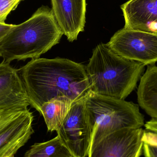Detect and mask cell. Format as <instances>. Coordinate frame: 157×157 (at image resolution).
Returning a JSON list of instances; mask_svg holds the SVG:
<instances>
[{
	"instance_id": "cell-1",
	"label": "cell",
	"mask_w": 157,
	"mask_h": 157,
	"mask_svg": "<svg viewBox=\"0 0 157 157\" xmlns=\"http://www.w3.org/2000/svg\"><path fill=\"white\" fill-rule=\"evenodd\" d=\"M18 71L30 105L39 112L52 99L66 97L75 102L91 91L84 65L68 59H32Z\"/></svg>"
},
{
	"instance_id": "cell-2",
	"label": "cell",
	"mask_w": 157,
	"mask_h": 157,
	"mask_svg": "<svg viewBox=\"0 0 157 157\" xmlns=\"http://www.w3.org/2000/svg\"><path fill=\"white\" fill-rule=\"evenodd\" d=\"M63 35L52 9L40 7L25 22L13 27L0 41L3 62L39 58L59 42Z\"/></svg>"
},
{
	"instance_id": "cell-3",
	"label": "cell",
	"mask_w": 157,
	"mask_h": 157,
	"mask_svg": "<svg viewBox=\"0 0 157 157\" xmlns=\"http://www.w3.org/2000/svg\"><path fill=\"white\" fill-rule=\"evenodd\" d=\"M145 66L121 57L107 44L101 43L93 50L85 68L91 92L124 100L135 88Z\"/></svg>"
},
{
	"instance_id": "cell-4",
	"label": "cell",
	"mask_w": 157,
	"mask_h": 157,
	"mask_svg": "<svg viewBox=\"0 0 157 157\" xmlns=\"http://www.w3.org/2000/svg\"><path fill=\"white\" fill-rule=\"evenodd\" d=\"M85 103L93 127L91 140L122 129L144 125V116L133 102L90 91Z\"/></svg>"
},
{
	"instance_id": "cell-5",
	"label": "cell",
	"mask_w": 157,
	"mask_h": 157,
	"mask_svg": "<svg viewBox=\"0 0 157 157\" xmlns=\"http://www.w3.org/2000/svg\"><path fill=\"white\" fill-rule=\"evenodd\" d=\"M107 44L121 57L145 66L157 62V34L124 28L116 32Z\"/></svg>"
},
{
	"instance_id": "cell-6",
	"label": "cell",
	"mask_w": 157,
	"mask_h": 157,
	"mask_svg": "<svg viewBox=\"0 0 157 157\" xmlns=\"http://www.w3.org/2000/svg\"><path fill=\"white\" fill-rule=\"evenodd\" d=\"M33 113L28 109L0 110V157L15 155L31 138Z\"/></svg>"
},
{
	"instance_id": "cell-7",
	"label": "cell",
	"mask_w": 157,
	"mask_h": 157,
	"mask_svg": "<svg viewBox=\"0 0 157 157\" xmlns=\"http://www.w3.org/2000/svg\"><path fill=\"white\" fill-rule=\"evenodd\" d=\"M85 100L74 102L57 134L74 157H88L93 127L87 113Z\"/></svg>"
},
{
	"instance_id": "cell-8",
	"label": "cell",
	"mask_w": 157,
	"mask_h": 157,
	"mask_svg": "<svg viewBox=\"0 0 157 157\" xmlns=\"http://www.w3.org/2000/svg\"><path fill=\"white\" fill-rule=\"evenodd\" d=\"M142 128L122 129L91 140L88 157H140Z\"/></svg>"
},
{
	"instance_id": "cell-9",
	"label": "cell",
	"mask_w": 157,
	"mask_h": 157,
	"mask_svg": "<svg viewBox=\"0 0 157 157\" xmlns=\"http://www.w3.org/2000/svg\"><path fill=\"white\" fill-rule=\"evenodd\" d=\"M52 11L63 34L70 42L76 40L86 24V0H51Z\"/></svg>"
},
{
	"instance_id": "cell-10",
	"label": "cell",
	"mask_w": 157,
	"mask_h": 157,
	"mask_svg": "<svg viewBox=\"0 0 157 157\" xmlns=\"http://www.w3.org/2000/svg\"><path fill=\"white\" fill-rule=\"evenodd\" d=\"M30 103L18 70L0 63V110L27 109Z\"/></svg>"
},
{
	"instance_id": "cell-11",
	"label": "cell",
	"mask_w": 157,
	"mask_h": 157,
	"mask_svg": "<svg viewBox=\"0 0 157 157\" xmlns=\"http://www.w3.org/2000/svg\"><path fill=\"white\" fill-rule=\"evenodd\" d=\"M121 8L124 28L157 34V0H130Z\"/></svg>"
},
{
	"instance_id": "cell-12",
	"label": "cell",
	"mask_w": 157,
	"mask_h": 157,
	"mask_svg": "<svg viewBox=\"0 0 157 157\" xmlns=\"http://www.w3.org/2000/svg\"><path fill=\"white\" fill-rule=\"evenodd\" d=\"M139 106L152 118L157 119V66L148 65L137 89Z\"/></svg>"
},
{
	"instance_id": "cell-13",
	"label": "cell",
	"mask_w": 157,
	"mask_h": 157,
	"mask_svg": "<svg viewBox=\"0 0 157 157\" xmlns=\"http://www.w3.org/2000/svg\"><path fill=\"white\" fill-rule=\"evenodd\" d=\"M74 102L69 98L59 97L42 105L39 113L44 117L48 131L59 130Z\"/></svg>"
},
{
	"instance_id": "cell-14",
	"label": "cell",
	"mask_w": 157,
	"mask_h": 157,
	"mask_svg": "<svg viewBox=\"0 0 157 157\" xmlns=\"http://www.w3.org/2000/svg\"><path fill=\"white\" fill-rule=\"evenodd\" d=\"M24 157H74L58 135L47 142L36 143L26 152Z\"/></svg>"
},
{
	"instance_id": "cell-15",
	"label": "cell",
	"mask_w": 157,
	"mask_h": 157,
	"mask_svg": "<svg viewBox=\"0 0 157 157\" xmlns=\"http://www.w3.org/2000/svg\"><path fill=\"white\" fill-rule=\"evenodd\" d=\"M143 152L145 157H157V119H151L144 125Z\"/></svg>"
},
{
	"instance_id": "cell-16",
	"label": "cell",
	"mask_w": 157,
	"mask_h": 157,
	"mask_svg": "<svg viewBox=\"0 0 157 157\" xmlns=\"http://www.w3.org/2000/svg\"><path fill=\"white\" fill-rule=\"evenodd\" d=\"M22 0H0V23H5L7 16Z\"/></svg>"
},
{
	"instance_id": "cell-17",
	"label": "cell",
	"mask_w": 157,
	"mask_h": 157,
	"mask_svg": "<svg viewBox=\"0 0 157 157\" xmlns=\"http://www.w3.org/2000/svg\"><path fill=\"white\" fill-rule=\"evenodd\" d=\"M13 25L5 23H0V41L6 35Z\"/></svg>"
},
{
	"instance_id": "cell-18",
	"label": "cell",
	"mask_w": 157,
	"mask_h": 157,
	"mask_svg": "<svg viewBox=\"0 0 157 157\" xmlns=\"http://www.w3.org/2000/svg\"><path fill=\"white\" fill-rule=\"evenodd\" d=\"M14 155H12L8 157H15Z\"/></svg>"
}]
</instances>
